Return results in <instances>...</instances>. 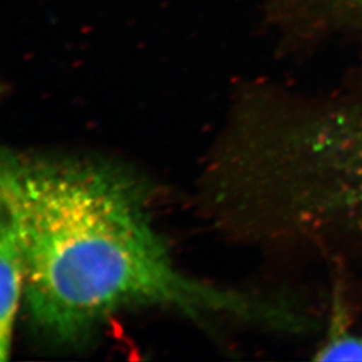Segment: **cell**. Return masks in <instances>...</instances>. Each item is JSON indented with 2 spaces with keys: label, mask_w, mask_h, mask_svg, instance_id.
<instances>
[{
  "label": "cell",
  "mask_w": 362,
  "mask_h": 362,
  "mask_svg": "<svg viewBox=\"0 0 362 362\" xmlns=\"http://www.w3.org/2000/svg\"><path fill=\"white\" fill-rule=\"evenodd\" d=\"M147 194L136 176L108 162L3 153L1 216L21 244L23 308L35 338L76 349L117 313L140 308L286 326L290 311L281 303L180 269Z\"/></svg>",
  "instance_id": "cell-1"
},
{
  "label": "cell",
  "mask_w": 362,
  "mask_h": 362,
  "mask_svg": "<svg viewBox=\"0 0 362 362\" xmlns=\"http://www.w3.org/2000/svg\"><path fill=\"white\" fill-rule=\"evenodd\" d=\"M25 288L24 259L17 233L1 216L0 228V360L12 353L18 315L23 308Z\"/></svg>",
  "instance_id": "cell-2"
},
{
  "label": "cell",
  "mask_w": 362,
  "mask_h": 362,
  "mask_svg": "<svg viewBox=\"0 0 362 362\" xmlns=\"http://www.w3.org/2000/svg\"><path fill=\"white\" fill-rule=\"evenodd\" d=\"M356 1H359V3H362V0H356Z\"/></svg>",
  "instance_id": "cell-3"
}]
</instances>
